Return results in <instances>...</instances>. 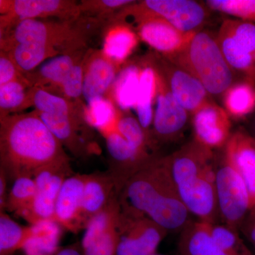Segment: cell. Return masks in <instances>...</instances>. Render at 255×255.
Listing matches in <instances>:
<instances>
[{"label": "cell", "mask_w": 255, "mask_h": 255, "mask_svg": "<svg viewBox=\"0 0 255 255\" xmlns=\"http://www.w3.org/2000/svg\"><path fill=\"white\" fill-rule=\"evenodd\" d=\"M132 0H82L79 1L82 15L99 18L104 21L111 18L119 11L133 4Z\"/></svg>", "instance_id": "36"}, {"label": "cell", "mask_w": 255, "mask_h": 255, "mask_svg": "<svg viewBox=\"0 0 255 255\" xmlns=\"http://www.w3.org/2000/svg\"><path fill=\"white\" fill-rule=\"evenodd\" d=\"M31 227V238L24 248H32L27 254L49 255L50 252L56 248L61 227L53 221H42Z\"/></svg>", "instance_id": "33"}, {"label": "cell", "mask_w": 255, "mask_h": 255, "mask_svg": "<svg viewBox=\"0 0 255 255\" xmlns=\"http://www.w3.org/2000/svg\"><path fill=\"white\" fill-rule=\"evenodd\" d=\"M155 70L157 74V94L152 137L155 142L172 141L182 133L189 114L172 95L163 75Z\"/></svg>", "instance_id": "16"}, {"label": "cell", "mask_w": 255, "mask_h": 255, "mask_svg": "<svg viewBox=\"0 0 255 255\" xmlns=\"http://www.w3.org/2000/svg\"><path fill=\"white\" fill-rule=\"evenodd\" d=\"M28 97L29 107H34L36 112L86 119V107L82 103L72 102L61 96L36 87L28 88Z\"/></svg>", "instance_id": "26"}, {"label": "cell", "mask_w": 255, "mask_h": 255, "mask_svg": "<svg viewBox=\"0 0 255 255\" xmlns=\"http://www.w3.org/2000/svg\"><path fill=\"white\" fill-rule=\"evenodd\" d=\"M116 196L119 195L108 172L86 174L82 214L85 228L90 220L105 209Z\"/></svg>", "instance_id": "23"}, {"label": "cell", "mask_w": 255, "mask_h": 255, "mask_svg": "<svg viewBox=\"0 0 255 255\" xmlns=\"http://www.w3.org/2000/svg\"><path fill=\"white\" fill-rule=\"evenodd\" d=\"M231 117L213 101L193 115L194 139L214 150L223 148L231 135Z\"/></svg>", "instance_id": "19"}, {"label": "cell", "mask_w": 255, "mask_h": 255, "mask_svg": "<svg viewBox=\"0 0 255 255\" xmlns=\"http://www.w3.org/2000/svg\"><path fill=\"white\" fill-rule=\"evenodd\" d=\"M216 187L223 225L240 231L251 211L250 196L241 174L224 152L221 158L216 159Z\"/></svg>", "instance_id": "7"}, {"label": "cell", "mask_w": 255, "mask_h": 255, "mask_svg": "<svg viewBox=\"0 0 255 255\" xmlns=\"http://www.w3.org/2000/svg\"><path fill=\"white\" fill-rule=\"evenodd\" d=\"M117 232V255H155L168 234L164 228L145 215L122 204Z\"/></svg>", "instance_id": "9"}, {"label": "cell", "mask_w": 255, "mask_h": 255, "mask_svg": "<svg viewBox=\"0 0 255 255\" xmlns=\"http://www.w3.org/2000/svg\"><path fill=\"white\" fill-rule=\"evenodd\" d=\"M84 73H85V57L74 66L64 80L60 87V96L72 102L82 103Z\"/></svg>", "instance_id": "39"}, {"label": "cell", "mask_w": 255, "mask_h": 255, "mask_svg": "<svg viewBox=\"0 0 255 255\" xmlns=\"http://www.w3.org/2000/svg\"><path fill=\"white\" fill-rule=\"evenodd\" d=\"M88 49L68 52L50 58L24 75L30 87H36L60 96V87L72 69L83 59Z\"/></svg>", "instance_id": "22"}, {"label": "cell", "mask_w": 255, "mask_h": 255, "mask_svg": "<svg viewBox=\"0 0 255 255\" xmlns=\"http://www.w3.org/2000/svg\"><path fill=\"white\" fill-rule=\"evenodd\" d=\"M0 34L25 19L75 21L82 16L74 0H0Z\"/></svg>", "instance_id": "11"}, {"label": "cell", "mask_w": 255, "mask_h": 255, "mask_svg": "<svg viewBox=\"0 0 255 255\" xmlns=\"http://www.w3.org/2000/svg\"><path fill=\"white\" fill-rule=\"evenodd\" d=\"M35 112L63 147L75 157L85 158L98 152L93 128L86 119Z\"/></svg>", "instance_id": "17"}, {"label": "cell", "mask_w": 255, "mask_h": 255, "mask_svg": "<svg viewBox=\"0 0 255 255\" xmlns=\"http://www.w3.org/2000/svg\"><path fill=\"white\" fill-rule=\"evenodd\" d=\"M74 174L70 159L48 164L37 169L33 177L36 184L34 199L18 216L30 226L42 221H54L55 204L65 179Z\"/></svg>", "instance_id": "10"}, {"label": "cell", "mask_w": 255, "mask_h": 255, "mask_svg": "<svg viewBox=\"0 0 255 255\" xmlns=\"http://www.w3.org/2000/svg\"><path fill=\"white\" fill-rule=\"evenodd\" d=\"M36 193V184L32 176L16 177L8 194L6 211L17 215L31 204Z\"/></svg>", "instance_id": "35"}, {"label": "cell", "mask_w": 255, "mask_h": 255, "mask_svg": "<svg viewBox=\"0 0 255 255\" xmlns=\"http://www.w3.org/2000/svg\"><path fill=\"white\" fill-rule=\"evenodd\" d=\"M147 57L154 68L163 75L172 95L189 114L194 115L212 101L205 87L191 74L162 55L154 54Z\"/></svg>", "instance_id": "13"}, {"label": "cell", "mask_w": 255, "mask_h": 255, "mask_svg": "<svg viewBox=\"0 0 255 255\" xmlns=\"http://www.w3.org/2000/svg\"><path fill=\"white\" fill-rule=\"evenodd\" d=\"M164 159L189 214L216 224L219 213L214 150L193 140Z\"/></svg>", "instance_id": "3"}, {"label": "cell", "mask_w": 255, "mask_h": 255, "mask_svg": "<svg viewBox=\"0 0 255 255\" xmlns=\"http://www.w3.org/2000/svg\"><path fill=\"white\" fill-rule=\"evenodd\" d=\"M217 40L234 73L255 84V23L240 19L224 20Z\"/></svg>", "instance_id": "8"}, {"label": "cell", "mask_w": 255, "mask_h": 255, "mask_svg": "<svg viewBox=\"0 0 255 255\" xmlns=\"http://www.w3.org/2000/svg\"><path fill=\"white\" fill-rule=\"evenodd\" d=\"M29 87L26 78L0 86V119L20 114L29 108L28 97Z\"/></svg>", "instance_id": "32"}, {"label": "cell", "mask_w": 255, "mask_h": 255, "mask_svg": "<svg viewBox=\"0 0 255 255\" xmlns=\"http://www.w3.org/2000/svg\"><path fill=\"white\" fill-rule=\"evenodd\" d=\"M26 255H45L42 254H26Z\"/></svg>", "instance_id": "44"}, {"label": "cell", "mask_w": 255, "mask_h": 255, "mask_svg": "<svg viewBox=\"0 0 255 255\" xmlns=\"http://www.w3.org/2000/svg\"><path fill=\"white\" fill-rule=\"evenodd\" d=\"M98 18L82 15L75 21L25 19L0 34L1 50L6 51L18 43H33L58 48L63 53L87 49L91 31L100 28Z\"/></svg>", "instance_id": "4"}, {"label": "cell", "mask_w": 255, "mask_h": 255, "mask_svg": "<svg viewBox=\"0 0 255 255\" xmlns=\"http://www.w3.org/2000/svg\"><path fill=\"white\" fill-rule=\"evenodd\" d=\"M255 84L243 80L235 82L223 95L224 110L230 117L243 119L255 109Z\"/></svg>", "instance_id": "30"}, {"label": "cell", "mask_w": 255, "mask_h": 255, "mask_svg": "<svg viewBox=\"0 0 255 255\" xmlns=\"http://www.w3.org/2000/svg\"><path fill=\"white\" fill-rule=\"evenodd\" d=\"M141 64V73L135 110L137 121L146 135L155 144L152 137L151 126H152L154 117L152 107L157 94V74L148 57L142 60Z\"/></svg>", "instance_id": "25"}, {"label": "cell", "mask_w": 255, "mask_h": 255, "mask_svg": "<svg viewBox=\"0 0 255 255\" xmlns=\"http://www.w3.org/2000/svg\"><path fill=\"white\" fill-rule=\"evenodd\" d=\"M121 212L119 196L90 220L85 229L81 246L84 255H117V226Z\"/></svg>", "instance_id": "15"}, {"label": "cell", "mask_w": 255, "mask_h": 255, "mask_svg": "<svg viewBox=\"0 0 255 255\" xmlns=\"http://www.w3.org/2000/svg\"><path fill=\"white\" fill-rule=\"evenodd\" d=\"M31 236V226H21L6 213H0V255H14L25 248Z\"/></svg>", "instance_id": "31"}, {"label": "cell", "mask_w": 255, "mask_h": 255, "mask_svg": "<svg viewBox=\"0 0 255 255\" xmlns=\"http://www.w3.org/2000/svg\"><path fill=\"white\" fill-rule=\"evenodd\" d=\"M240 230L254 247L255 251V209L250 211Z\"/></svg>", "instance_id": "41"}, {"label": "cell", "mask_w": 255, "mask_h": 255, "mask_svg": "<svg viewBox=\"0 0 255 255\" xmlns=\"http://www.w3.org/2000/svg\"><path fill=\"white\" fill-rule=\"evenodd\" d=\"M119 66L103 50H87L82 94L87 106L101 99L110 98L109 95L119 73Z\"/></svg>", "instance_id": "18"}, {"label": "cell", "mask_w": 255, "mask_h": 255, "mask_svg": "<svg viewBox=\"0 0 255 255\" xmlns=\"http://www.w3.org/2000/svg\"><path fill=\"white\" fill-rule=\"evenodd\" d=\"M140 14L163 18L185 33H196L202 30L209 16V9L205 4L193 0H143L124 8L112 20L119 21Z\"/></svg>", "instance_id": "6"}, {"label": "cell", "mask_w": 255, "mask_h": 255, "mask_svg": "<svg viewBox=\"0 0 255 255\" xmlns=\"http://www.w3.org/2000/svg\"><path fill=\"white\" fill-rule=\"evenodd\" d=\"M179 255H230L218 245L211 233V223L189 221L179 233Z\"/></svg>", "instance_id": "24"}, {"label": "cell", "mask_w": 255, "mask_h": 255, "mask_svg": "<svg viewBox=\"0 0 255 255\" xmlns=\"http://www.w3.org/2000/svg\"><path fill=\"white\" fill-rule=\"evenodd\" d=\"M167 59L195 77L210 95H223L235 83L236 74L221 51L217 36L209 31L196 32L181 53Z\"/></svg>", "instance_id": "5"}, {"label": "cell", "mask_w": 255, "mask_h": 255, "mask_svg": "<svg viewBox=\"0 0 255 255\" xmlns=\"http://www.w3.org/2000/svg\"><path fill=\"white\" fill-rule=\"evenodd\" d=\"M138 42L137 33L123 23L114 22L106 33L104 52L115 63H124L131 54Z\"/></svg>", "instance_id": "29"}, {"label": "cell", "mask_w": 255, "mask_h": 255, "mask_svg": "<svg viewBox=\"0 0 255 255\" xmlns=\"http://www.w3.org/2000/svg\"><path fill=\"white\" fill-rule=\"evenodd\" d=\"M158 255V254H157V253H156V254H155V255Z\"/></svg>", "instance_id": "45"}, {"label": "cell", "mask_w": 255, "mask_h": 255, "mask_svg": "<svg viewBox=\"0 0 255 255\" xmlns=\"http://www.w3.org/2000/svg\"><path fill=\"white\" fill-rule=\"evenodd\" d=\"M223 152L238 171L248 189L251 211L255 209V138L243 129L231 134Z\"/></svg>", "instance_id": "21"}, {"label": "cell", "mask_w": 255, "mask_h": 255, "mask_svg": "<svg viewBox=\"0 0 255 255\" xmlns=\"http://www.w3.org/2000/svg\"><path fill=\"white\" fill-rule=\"evenodd\" d=\"M119 112L115 110L110 98L101 99L87 106L85 117L87 123L93 128L100 130L102 134L117 126Z\"/></svg>", "instance_id": "34"}, {"label": "cell", "mask_w": 255, "mask_h": 255, "mask_svg": "<svg viewBox=\"0 0 255 255\" xmlns=\"http://www.w3.org/2000/svg\"></svg>", "instance_id": "46"}, {"label": "cell", "mask_w": 255, "mask_h": 255, "mask_svg": "<svg viewBox=\"0 0 255 255\" xmlns=\"http://www.w3.org/2000/svg\"><path fill=\"white\" fill-rule=\"evenodd\" d=\"M209 9L255 23V0H207Z\"/></svg>", "instance_id": "37"}, {"label": "cell", "mask_w": 255, "mask_h": 255, "mask_svg": "<svg viewBox=\"0 0 255 255\" xmlns=\"http://www.w3.org/2000/svg\"><path fill=\"white\" fill-rule=\"evenodd\" d=\"M129 17L132 20L137 36L165 58L181 53L196 33L180 31L163 18L153 15H135Z\"/></svg>", "instance_id": "14"}, {"label": "cell", "mask_w": 255, "mask_h": 255, "mask_svg": "<svg viewBox=\"0 0 255 255\" xmlns=\"http://www.w3.org/2000/svg\"><path fill=\"white\" fill-rule=\"evenodd\" d=\"M211 233L215 241L230 255H255L240 237L236 230L225 225L211 224Z\"/></svg>", "instance_id": "38"}, {"label": "cell", "mask_w": 255, "mask_h": 255, "mask_svg": "<svg viewBox=\"0 0 255 255\" xmlns=\"http://www.w3.org/2000/svg\"><path fill=\"white\" fill-rule=\"evenodd\" d=\"M70 159L34 110L0 119V169L8 180Z\"/></svg>", "instance_id": "1"}, {"label": "cell", "mask_w": 255, "mask_h": 255, "mask_svg": "<svg viewBox=\"0 0 255 255\" xmlns=\"http://www.w3.org/2000/svg\"><path fill=\"white\" fill-rule=\"evenodd\" d=\"M110 157V173L120 195L128 181L157 156L139 150L117 130V127L103 134Z\"/></svg>", "instance_id": "12"}, {"label": "cell", "mask_w": 255, "mask_h": 255, "mask_svg": "<svg viewBox=\"0 0 255 255\" xmlns=\"http://www.w3.org/2000/svg\"><path fill=\"white\" fill-rule=\"evenodd\" d=\"M7 177L4 171L0 169V213L5 212L6 211V201H7L8 194Z\"/></svg>", "instance_id": "42"}, {"label": "cell", "mask_w": 255, "mask_h": 255, "mask_svg": "<svg viewBox=\"0 0 255 255\" xmlns=\"http://www.w3.org/2000/svg\"><path fill=\"white\" fill-rule=\"evenodd\" d=\"M25 79L24 75L16 66L6 52L0 51V86L15 81Z\"/></svg>", "instance_id": "40"}, {"label": "cell", "mask_w": 255, "mask_h": 255, "mask_svg": "<svg viewBox=\"0 0 255 255\" xmlns=\"http://www.w3.org/2000/svg\"><path fill=\"white\" fill-rule=\"evenodd\" d=\"M4 52L10 55L23 75L31 73L50 58L63 54L54 47L33 43H18Z\"/></svg>", "instance_id": "28"}, {"label": "cell", "mask_w": 255, "mask_h": 255, "mask_svg": "<svg viewBox=\"0 0 255 255\" xmlns=\"http://www.w3.org/2000/svg\"><path fill=\"white\" fill-rule=\"evenodd\" d=\"M54 255H84L81 243L78 242V243L65 247L57 251Z\"/></svg>", "instance_id": "43"}, {"label": "cell", "mask_w": 255, "mask_h": 255, "mask_svg": "<svg viewBox=\"0 0 255 255\" xmlns=\"http://www.w3.org/2000/svg\"><path fill=\"white\" fill-rule=\"evenodd\" d=\"M122 206L135 210L164 228L181 232L189 221L164 157H157L125 184L119 195Z\"/></svg>", "instance_id": "2"}, {"label": "cell", "mask_w": 255, "mask_h": 255, "mask_svg": "<svg viewBox=\"0 0 255 255\" xmlns=\"http://www.w3.org/2000/svg\"><path fill=\"white\" fill-rule=\"evenodd\" d=\"M86 174H74L65 179L55 204L54 221L73 233L85 230L82 199Z\"/></svg>", "instance_id": "20"}, {"label": "cell", "mask_w": 255, "mask_h": 255, "mask_svg": "<svg viewBox=\"0 0 255 255\" xmlns=\"http://www.w3.org/2000/svg\"><path fill=\"white\" fill-rule=\"evenodd\" d=\"M141 69V63H129L117 75L111 95L121 110L128 112L135 108Z\"/></svg>", "instance_id": "27"}]
</instances>
